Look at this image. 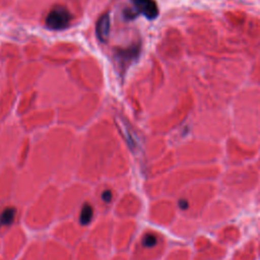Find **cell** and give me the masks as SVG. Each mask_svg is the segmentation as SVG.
Wrapping results in <instances>:
<instances>
[{
  "mask_svg": "<svg viewBox=\"0 0 260 260\" xmlns=\"http://www.w3.org/2000/svg\"><path fill=\"white\" fill-rule=\"evenodd\" d=\"M110 27H111V18L109 13L103 14L96 24H95V34L100 41L106 42L110 35Z\"/></svg>",
  "mask_w": 260,
  "mask_h": 260,
  "instance_id": "4",
  "label": "cell"
},
{
  "mask_svg": "<svg viewBox=\"0 0 260 260\" xmlns=\"http://www.w3.org/2000/svg\"><path fill=\"white\" fill-rule=\"evenodd\" d=\"M157 242H158L157 236L152 233L145 234L141 239V245L145 248H153L154 246H156Z\"/></svg>",
  "mask_w": 260,
  "mask_h": 260,
  "instance_id": "7",
  "label": "cell"
},
{
  "mask_svg": "<svg viewBox=\"0 0 260 260\" xmlns=\"http://www.w3.org/2000/svg\"><path fill=\"white\" fill-rule=\"evenodd\" d=\"M16 215V209L12 206L6 207L0 214V225H9L13 222Z\"/></svg>",
  "mask_w": 260,
  "mask_h": 260,
  "instance_id": "5",
  "label": "cell"
},
{
  "mask_svg": "<svg viewBox=\"0 0 260 260\" xmlns=\"http://www.w3.org/2000/svg\"><path fill=\"white\" fill-rule=\"evenodd\" d=\"M178 205H179V207H180L181 209H183V210L187 209V208H188V206H189L188 201H187V200H185V199H181V200H179Z\"/></svg>",
  "mask_w": 260,
  "mask_h": 260,
  "instance_id": "9",
  "label": "cell"
},
{
  "mask_svg": "<svg viewBox=\"0 0 260 260\" xmlns=\"http://www.w3.org/2000/svg\"><path fill=\"white\" fill-rule=\"evenodd\" d=\"M140 53V47L138 45H132L124 49H118L115 52V60L120 70L125 71L128 66L136 60Z\"/></svg>",
  "mask_w": 260,
  "mask_h": 260,
  "instance_id": "2",
  "label": "cell"
},
{
  "mask_svg": "<svg viewBox=\"0 0 260 260\" xmlns=\"http://www.w3.org/2000/svg\"><path fill=\"white\" fill-rule=\"evenodd\" d=\"M72 20L70 11L64 6H55L46 17V25L53 30H61L68 27Z\"/></svg>",
  "mask_w": 260,
  "mask_h": 260,
  "instance_id": "1",
  "label": "cell"
},
{
  "mask_svg": "<svg viewBox=\"0 0 260 260\" xmlns=\"http://www.w3.org/2000/svg\"><path fill=\"white\" fill-rule=\"evenodd\" d=\"M93 216V208L92 206L88 203L85 202L80 210V214H79V221L82 224H87L90 222L91 218Z\"/></svg>",
  "mask_w": 260,
  "mask_h": 260,
  "instance_id": "6",
  "label": "cell"
},
{
  "mask_svg": "<svg viewBox=\"0 0 260 260\" xmlns=\"http://www.w3.org/2000/svg\"><path fill=\"white\" fill-rule=\"evenodd\" d=\"M138 13L143 14L147 19H154L158 15V8L153 0H131Z\"/></svg>",
  "mask_w": 260,
  "mask_h": 260,
  "instance_id": "3",
  "label": "cell"
},
{
  "mask_svg": "<svg viewBox=\"0 0 260 260\" xmlns=\"http://www.w3.org/2000/svg\"><path fill=\"white\" fill-rule=\"evenodd\" d=\"M112 198H113V192H112V190L106 189L105 191H103V193H102V199H103L106 203L111 202V201H112Z\"/></svg>",
  "mask_w": 260,
  "mask_h": 260,
  "instance_id": "8",
  "label": "cell"
}]
</instances>
